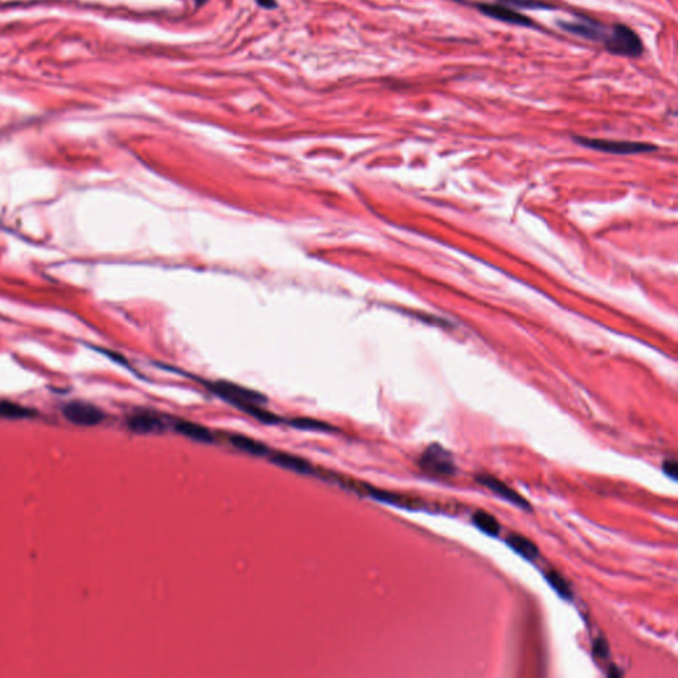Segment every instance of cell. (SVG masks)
Segmentation results:
<instances>
[{"label": "cell", "mask_w": 678, "mask_h": 678, "mask_svg": "<svg viewBox=\"0 0 678 678\" xmlns=\"http://www.w3.org/2000/svg\"><path fill=\"white\" fill-rule=\"evenodd\" d=\"M594 653L596 657H600V659H605L608 657L609 654V648H608V644L604 639H596L594 641Z\"/></svg>", "instance_id": "20"}, {"label": "cell", "mask_w": 678, "mask_h": 678, "mask_svg": "<svg viewBox=\"0 0 678 678\" xmlns=\"http://www.w3.org/2000/svg\"><path fill=\"white\" fill-rule=\"evenodd\" d=\"M420 467L435 477H449L456 473L453 456L438 444L429 445L420 457Z\"/></svg>", "instance_id": "3"}, {"label": "cell", "mask_w": 678, "mask_h": 678, "mask_svg": "<svg viewBox=\"0 0 678 678\" xmlns=\"http://www.w3.org/2000/svg\"><path fill=\"white\" fill-rule=\"evenodd\" d=\"M129 427L138 434H151V432L163 431L165 422L158 415H154L150 412H142V413H136L133 418H130Z\"/></svg>", "instance_id": "9"}, {"label": "cell", "mask_w": 678, "mask_h": 678, "mask_svg": "<svg viewBox=\"0 0 678 678\" xmlns=\"http://www.w3.org/2000/svg\"><path fill=\"white\" fill-rule=\"evenodd\" d=\"M575 142L592 149V150L604 151L609 154L618 155H631V154H641L657 150V146L645 142H634V141H612V139H599V138H587V136H573Z\"/></svg>", "instance_id": "2"}, {"label": "cell", "mask_w": 678, "mask_h": 678, "mask_svg": "<svg viewBox=\"0 0 678 678\" xmlns=\"http://www.w3.org/2000/svg\"><path fill=\"white\" fill-rule=\"evenodd\" d=\"M476 480L483 486H486L490 492L497 494L498 497L503 498V499L512 502V505L518 506L522 510H531V505L525 498L522 497L518 492L512 489L509 485L502 483L496 477H493L490 474H477Z\"/></svg>", "instance_id": "8"}, {"label": "cell", "mask_w": 678, "mask_h": 678, "mask_svg": "<svg viewBox=\"0 0 678 678\" xmlns=\"http://www.w3.org/2000/svg\"><path fill=\"white\" fill-rule=\"evenodd\" d=\"M557 26L569 33H573L579 37L592 42H600V43H604L609 30V27L587 16H579L576 20H569V21L562 20L557 21Z\"/></svg>", "instance_id": "5"}, {"label": "cell", "mask_w": 678, "mask_h": 678, "mask_svg": "<svg viewBox=\"0 0 678 678\" xmlns=\"http://www.w3.org/2000/svg\"><path fill=\"white\" fill-rule=\"evenodd\" d=\"M33 412L28 408L17 406L15 403L0 402V416L3 418H28Z\"/></svg>", "instance_id": "16"}, {"label": "cell", "mask_w": 678, "mask_h": 678, "mask_svg": "<svg viewBox=\"0 0 678 678\" xmlns=\"http://www.w3.org/2000/svg\"><path fill=\"white\" fill-rule=\"evenodd\" d=\"M64 415L69 422L78 425H96L104 420V412L100 408L84 403L72 402L64 407Z\"/></svg>", "instance_id": "7"}, {"label": "cell", "mask_w": 678, "mask_h": 678, "mask_svg": "<svg viewBox=\"0 0 678 678\" xmlns=\"http://www.w3.org/2000/svg\"><path fill=\"white\" fill-rule=\"evenodd\" d=\"M210 389L215 393L220 395L232 404L248 411L249 408L256 407L260 403L265 402V398L256 391L248 390L242 386L229 383V382H216L210 384Z\"/></svg>", "instance_id": "4"}, {"label": "cell", "mask_w": 678, "mask_h": 678, "mask_svg": "<svg viewBox=\"0 0 678 678\" xmlns=\"http://www.w3.org/2000/svg\"><path fill=\"white\" fill-rule=\"evenodd\" d=\"M483 15L492 17L498 21L509 23L512 26L518 27H526V28H537L538 26L534 23L533 19H530L526 15L514 11L510 7L503 6L501 3H474L473 4Z\"/></svg>", "instance_id": "6"}, {"label": "cell", "mask_w": 678, "mask_h": 678, "mask_svg": "<svg viewBox=\"0 0 678 678\" xmlns=\"http://www.w3.org/2000/svg\"><path fill=\"white\" fill-rule=\"evenodd\" d=\"M472 522L476 528H480L483 533L490 535V537H498L501 531V525L490 512L477 510L472 515Z\"/></svg>", "instance_id": "14"}, {"label": "cell", "mask_w": 678, "mask_h": 678, "mask_svg": "<svg viewBox=\"0 0 678 678\" xmlns=\"http://www.w3.org/2000/svg\"><path fill=\"white\" fill-rule=\"evenodd\" d=\"M503 1H508V3L510 1L515 6H521L525 8H551L553 7L550 4H544L542 1H537V0H503Z\"/></svg>", "instance_id": "19"}, {"label": "cell", "mask_w": 678, "mask_h": 678, "mask_svg": "<svg viewBox=\"0 0 678 678\" xmlns=\"http://www.w3.org/2000/svg\"><path fill=\"white\" fill-rule=\"evenodd\" d=\"M256 3L260 7L267 8V10H273L277 7L276 0H256Z\"/></svg>", "instance_id": "21"}, {"label": "cell", "mask_w": 678, "mask_h": 678, "mask_svg": "<svg viewBox=\"0 0 678 678\" xmlns=\"http://www.w3.org/2000/svg\"><path fill=\"white\" fill-rule=\"evenodd\" d=\"M544 578L548 582V585L557 591V595L560 598H563L566 600L573 599V589L567 583V580L560 573H557L555 570H550V571L544 573Z\"/></svg>", "instance_id": "15"}, {"label": "cell", "mask_w": 678, "mask_h": 678, "mask_svg": "<svg viewBox=\"0 0 678 678\" xmlns=\"http://www.w3.org/2000/svg\"><path fill=\"white\" fill-rule=\"evenodd\" d=\"M271 460L274 464H277L280 467H287V469L298 472V473H303V474H313L314 473V467L309 461H306L305 458H301L298 456H294V454L273 453L271 454Z\"/></svg>", "instance_id": "10"}, {"label": "cell", "mask_w": 678, "mask_h": 678, "mask_svg": "<svg viewBox=\"0 0 678 678\" xmlns=\"http://www.w3.org/2000/svg\"><path fill=\"white\" fill-rule=\"evenodd\" d=\"M506 543H508V546L512 547L517 554H519L521 557H524L528 560H535L537 557H539V550H538L537 544L533 541H530L526 537L521 535V534L512 533L506 538Z\"/></svg>", "instance_id": "11"}, {"label": "cell", "mask_w": 678, "mask_h": 678, "mask_svg": "<svg viewBox=\"0 0 678 678\" xmlns=\"http://www.w3.org/2000/svg\"><path fill=\"white\" fill-rule=\"evenodd\" d=\"M228 440L235 448L242 449L244 452L255 454V456H264V454L271 453L262 443L256 441L252 437H247L244 435H231L228 437Z\"/></svg>", "instance_id": "12"}, {"label": "cell", "mask_w": 678, "mask_h": 678, "mask_svg": "<svg viewBox=\"0 0 678 678\" xmlns=\"http://www.w3.org/2000/svg\"><path fill=\"white\" fill-rule=\"evenodd\" d=\"M663 473L672 479V480H677L678 476V464L677 461L675 458H668L665 460L663 463Z\"/></svg>", "instance_id": "18"}, {"label": "cell", "mask_w": 678, "mask_h": 678, "mask_svg": "<svg viewBox=\"0 0 678 678\" xmlns=\"http://www.w3.org/2000/svg\"><path fill=\"white\" fill-rule=\"evenodd\" d=\"M603 44L609 53L618 56L639 57L644 52V44L640 36L631 27L620 23L609 27Z\"/></svg>", "instance_id": "1"}, {"label": "cell", "mask_w": 678, "mask_h": 678, "mask_svg": "<svg viewBox=\"0 0 678 678\" xmlns=\"http://www.w3.org/2000/svg\"><path fill=\"white\" fill-rule=\"evenodd\" d=\"M206 1H207V0H195L196 6H199V7H200V6H203Z\"/></svg>", "instance_id": "22"}, {"label": "cell", "mask_w": 678, "mask_h": 678, "mask_svg": "<svg viewBox=\"0 0 678 678\" xmlns=\"http://www.w3.org/2000/svg\"><path fill=\"white\" fill-rule=\"evenodd\" d=\"M292 425L298 428H310V429H321V431H332V427L326 425V422H314V420H296Z\"/></svg>", "instance_id": "17"}, {"label": "cell", "mask_w": 678, "mask_h": 678, "mask_svg": "<svg viewBox=\"0 0 678 678\" xmlns=\"http://www.w3.org/2000/svg\"><path fill=\"white\" fill-rule=\"evenodd\" d=\"M175 428H177L178 432H181V435L190 437V438H194V440H197V441L211 443V441H213V438H215L208 428H206V427H203L200 424H195V422L179 420V422L175 424Z\"/></svg>", "instance_id": "13"}]
</instances>
